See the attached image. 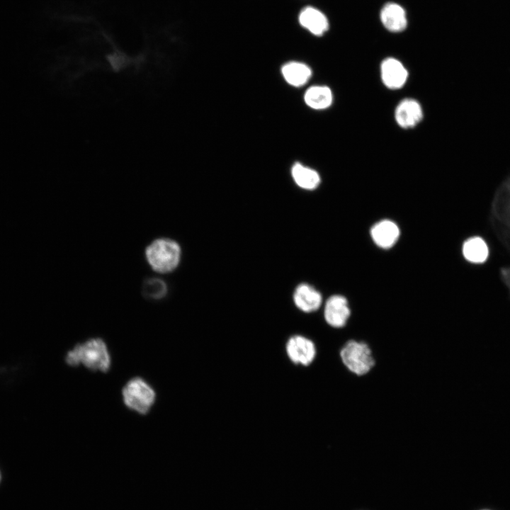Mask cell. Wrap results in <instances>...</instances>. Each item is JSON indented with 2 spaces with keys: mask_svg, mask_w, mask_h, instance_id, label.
<instances>
[{
  "mask_svg": "<svg viewBox=\"0 0 510 510\" xmlns=\"http://www.w3.org/2000/svg\"><path fill=\"white\" fill-rule=\"evenodd\" d=\"M66 363L72 367L80 364L92 371L107 373L111 365L106 344L101 338H91L75 345L65 356Z\"/></svg>",
  "mask_w": 510,
  "mask_h": 510,
  "instance_id": "cell-1",
  "label": "cell"
},
{
  "mask_svg": "<svg viewBox=\"0 0 510 510\" xmlns=\"http://www.w3.org/2000/svg\"><path fill=\"white\" fill-rule=\"evenodd\" d=\"M489 215V223L497 239L510 252V176L494 192Z\"/></svg>",
  "mask_w": 510,
  "mask_h": 510,
  "instance_id": "cell-2",
  "label": "cell"
},
{
  "mask_svg": "<svg viewBox=\"0 0 510 510\" xmlns=\"http://www.w3.org/2000/svg\"><path fill=\"white\" fill-rule=\"evenodd\" d=\"M339 358L346 370L357 378L368 375L377 364L371 346L362 339L346 341L339 350Z\"/></svg>",
  "mask_w": 510,
  "mask_h": 510,
  "instance_id": "cell-3",
  "label": "cell"
},
{
  "mask_svg": "<svg viewBox=\"0 0 510 510\" xmlns=\"http://www.w3.org/2000/svg\"><path fill=\"white\" fill-rule=\"evenodd\" d=\"M144 256L153 271L159 273H168L174 271L179 265L181 248L179 244L172 239L159 237L147 246Z\"/></svg>",
  "mask_w": 510,
  "mask_h": 510,
  "instance_id": "cell-4",
  "label": "cell"
},
{
  "mask_svg": "<svg viewBox=\"0 0 510 510\" xmlns=\"http://www.w3.org/2000/svg\"><path fill=\"white\" fill-rule=\"evenodd\" d=\"M125 405L139 414H147L153 406L156 393L154 389L142 378L129 380L122 390Z\"/></svg>",
  "mask_w": 510,
  "mask_h": 510,
  "instance_id": "cell-5",
  "label": "cell"
},
{
  "mask_svg": "<svg viewBox=\"0 0 510 510\" xmlns=\"http://www.w3.org/2000/svg\"><path fill=\"white\" fill-rule=\"evenodd\" d=\"M285 349L290 362L302 367L312 365L317 356L315 343L311 339L300 334L290 336L285 344Z\"/></svg>",
  "mask_w": 510,
  "mask_h": 510,
  "instance_id": "cell-6",
  "label": "cell"
},
{
  "mask_svg": "<svg viewBox=\"0 0 510 510\" xmlns=\"http://www.w3.org/2000/svg\"><path fill=\"white\" fill-rule=\"evenodd\" d=\"M351 314L348 302L342 295H332L325 302L324 318L326 323L333 329L345 327Z\"/></svg>",
  "mask_w": 510,
  "mask_h": 510,
  "instance_id": "cell-7",
  "label": "cell"
},
{
  "mask_svg": "<svg viewBox=\"0 0 510 510\" xmlns=\"http://www.w3.org/2000/svg\"><path fill=\"white\" fill-rule=\"evenodd\" d=\"M380 77L385 87L390 90H398L407 83L409 72L400 60L387 57L380 64Z\"/></svg>",
  "mask_w": 510,
  "mask_h": 510,
  "instance_id": "cell-8",
  "label": "cell"
},
{
  "mask_svg": "<svg viewBox=\"0 0 510 510\" xmlns=\"http://www.w3.org/2000/svg\"><path fill=\"white\" fill-rule=\"evenodd\" d=\"M461 253L468 263L482 266L489 261L491 252L489 245L483 237L472 235L463 241Z\"/></svg>",
  "mask_w": 510,
  "mask_h": 510,
  "instance_id": "cell-9",
  "label": "cell"
},
{
  "mask_svg": "<svg viewBox=\"0 0 510 510\" xmlns=\"http://www.w3.org/2000/svg\"><path fill=\"white\" fill-rule=\"evenodd\" d=\"M424 112L420 103L412 98L402 100L395 110L396 123L402 129L416 127L423 119Z\"/></svg>",
  "mask_w": 510,
  "mask_h": 510,
  "instance_id": "cell-10",
  "label": "cell"
},
{
  "mask_svg": "<svg viewBox=\"0 0 510 510\" xmlns=\"http://www.w3.org/2000/svg\"><path fill=\"white\" fill-rule=\"evenodd\" d=\"M400 234L397 225L390 220L379 221L370 230L373 241L382 249H390L395 245L399 239Z\"/></svg>",
  "mask_w": 510,
  "mask_h": 510,
  "instance_id": "cell-11",
  "label": "cell"
},
{
  "mask_svg": "<svg viewBox=\"0 0 510 510\" xmlns=\"http://www.w3.org/2000/svg\"><path fill=\"white\" fill-rule=\"evenodd\" d=\"M293 300L295 306L306 313L315 312L322 303L320 293L307 283H301L295 288Z\"/></svg>",
  "mask_w": 510,
  "mask_h": 510,
  "instance_id": "cell-12",
  "label": "cell"
},
{
  "mask_svg": "<svg viewBox=\"0 0 510 510\" xmlns=\"http://www.w3.org/2000/svg\"><path fill=\"white\" fill-rule=\"evenodd\" d=\"M380 21L384 27L392 33L403 31L407 26V15L402 6L397 3L386 4L380 11Z\"/></svg>",
  "mask_w": 510,
  "mask_h": 510,
  "instance_id": "cell-13",
  "label": "cell"
},
{
  "mask_svg": "<svg viewBox=\"0 0 510 510\" xmlns=\"http://www.w3.org/2000/svg\"><path fill=\"white\" fill-rule=\"evenodd\" d=\"M300 24L314 35H322L329 28L326 16L316 8H304L298 16Z\"/></svg>",
  "mask_w": 510,
  "mask_h": 510,
  "instance_id": "cell-14",
  "label": "cell"
},
{
  "mask_svg": "<svg viewBox=\"0 0 510 510\" xmlns=\"http://www.w3.org/2000/svg\"><path fill=\"white\" fill-rule=\"evenodd\" d=\"M281 73L288 84L293 86L305 84L312 76V70L306 64L290 62L281 68Z\"/></svg>",
  "mask_w": 510,
  "mask_h": 510,
  "instance_id": "cell-15",
  "label": "cell"
},
{
  "mask_svg": "<svg viewBox=\"0 0 510 510\" xmlns=\"http://www.w3.org/2000/svg\"><path fill=\"white\" fill-rule=\"evenodd\" d=\"M307 106L314 110H324L333 103V94L327 86H313L309 88L304 96Z\"/></svg>",
  "mask_w": 510,
  "mask_h": 510,
  "instance_id": "cell-16",
  "label": "cell"
},
{
  "mask_svg": "<svg viewBox=\"0 0 510 510\" xmlns=\"http://www.w3.org/2000/svg\"><path fill=\"white\" fill-rule=\"evenodd\" d=\"M292 177L301 188L312 191L317 188L321 181L318 172L300 163L295 164L291 169Z\"/></svg>",
  "mask_w": 510,
  "mask_h": 510,
  "instance_id": "cell-17",
  "label": "cell"
},
{
  "mask_svg": "<svg viewBox=\"0 0 510 510\" xmlns=\"http://www.w3.org/2000/svg\"><path fill=\"white\" fill-rule=\"evenodd\" d=\"M166 282L159 278H149L145 280L142 285V294L150 300H160L167 293Z\"/></svg>",
  "mask_w": 510,
  "mask_h": 510,
  "instance_id": "cell-18",
  "label": "cell"
},
{
  "mask_svg": "<svg viewBox=\"0 0 510 510\" xmlns=\"http://www.w3.org/2000/svg\"><path fill=\"white\" fill-rule=\"evenodd\" d=\"M499 278L510 296V265L499 268Z\"/></svg>",
  "mask_w": 510,
  "mask_h": 510,
  "instance_id": "cell-19",
  "label": "cell"
},
{
  "mask_svg": "<svg viewBox=\"0 0 510 510\" xmlns=\"http://www.w3.org/2000/svg\"><path fill=\"white\" fill-rule=\"evenodd\" d=\"M0 480H1V475H0Z\"/></svg>",
  "mask_w": 510,
  "mask_h": 510,
  "instance_id": "cell-20",
  "label": "cell"
}]
</instances>
